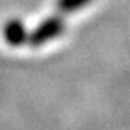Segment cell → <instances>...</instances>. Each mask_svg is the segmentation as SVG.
Segmentation results:
<instances>
[{
    "label": "cell",
    "instance_id": "cell-1",
    "mask_svg": "<svg viewBox=\"0 0 130 130\" xmlns=\"http://www.w3.org/2000/svg\"><path fill=\"white\" fill-rule=\"evenodd\" d=\"M65 30V20L61 16H49L42 20L32 32H29L28 43L33 48L42 46L46 42L52 41L62 35Z\"/></svg>",
    "mask_w": 130,
    "mask_h": 130
},
{
    "label": "cell",
    "instance_id": "cell-2",
    "mask_svg": "<svg viewBox=\"0 0 130 130\" xmlns=\"http://www.w3.org/2000/svg\"><path fill=\"white\" fill-rule=\"evenodd\" d=\"M3 36L10 46H22L28 43L29 32L20 19H10L3 28Z\"/></svg>",
    "mask_w": 130,
    "mask_h": 130
},
{
    "label": "cell",
    "instance_id": "cell-3",
    "mask_svg": "<svg viewBox=\"0 0 130 130\" xmlns=\"http://www.w3.org/2000/svg\"><path fill=\"white\" fill-rule=\"evenodd\" d=\"M91 0H56L55 7L61 13H71L85 7Z\"/></svg>",
    "mask_w": 130,
    "mask_h": 130
}]
</instances>
